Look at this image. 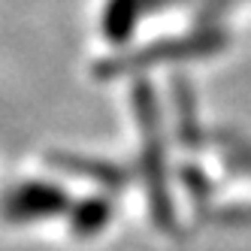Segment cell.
<instances>
[{
	"mask_svg": "<svg viewBox=\"0 0 251 251\" xmlns=\"http://www.w3.org/2000/svg\"><path fill=\"white\" fill-rule=\"evenodd\" d=\"M112 218V206L106 203V197H88L82 203H73L70 209V230L76 236H94L106 227Z\"/></svg>",
	"mask_w": 251,
	"mask_h": 251,
	"instance_id": "6",
	"label": "cell"
},
{
	"mask_svg": "<svg viewBox=\"0 0 251 251\" xmlns=\"http://www.w3.org/2000/svg\"><path fill=\"white\" fill-rule=\"evenodd\" d=\"M73 203L61 185L55 182H19L12 185L0 200V218L9 224H30L49 221L58 215H70Z\"/></svg>",
	"mask_w": 251,
	"mask_h": 251,
	"instance_id": "3",
	"label": "cell"
},
{
	"mask_svg": "<svg viewBox=\"0 0 251 251\" xmlns=\"http://www.w3.org/2000/svg\"><path fill=\"white\" fill-rule=\"evenodd\" d=\"M176 3H188V0H160V6H176ZM206 3H230V0H206Z\"/></svg>",
	"mask_w": 251,
	"mask_h": 251,
	"instance_id": "7",
	"label": "cell"
},
{
	"mask_svg": "<svg viewBox=\"0 0 251 251\" xmlns=\"http://www.w3.org/2000/svg\"><path fill=\"white\" fill-rule=\"evenodd\" d=\"M151 9H160V0H106L103 33L109 43H124L139 25V19Z\"/></svg>",
	"mask_w": 251,
	"mask_h": 251,
	"instance_id": "4",
	"label": "cell"
},
{
	"mask_svg": "<svg viewBox=\"0 0 251 251\" xmlns=\"http://www.w3.org/2000/svg\"><path fill=\"white\" fill-rule=\"evenodd\" d=\"M51 164L67 170V173H79L85 178H91V182L109 188V191H118L127 185V173L121 167L109 164V160H94V157H73V154H55L51 157Z\"/></svg>",
	"mask_w": 251,
	"mask_h": 251,
	"instance_id": "5",
	"label": "cell"
},
{
	"mask_svg": "<svg viewBox=\"0 0 251 251\" xmlns=\"http://www.w3.org/2000/svg\"><path fill=\"white\" fill-rule=\"evenodd\" d=\"M133 112L139 121V142H142L139 167H142V178H146L151 218L157 221L160 230H173L176 212H173V200H170V185H167V154H164L167 149H164V136H160L157 100L146 82L133 85Z\"/></svg>",
	"mask_w": 251,
	"mask_h": 251,
	"instance_id": "1",
	"label": "cell"
},
{
	"mask_svg": "<svg viewBox=\"0 0 251 251\" xmlns=\"http://www.w3.org/2000/svg\"><path fill=\"white\" fill-rule=\"evenodd\" d=\"M224 46H227V33L221 27H203V30L185 33V37L157 40L124 58H109L94 67V76L109 79V76H127V73H139V70H151L160 64H173V61H194V58L212 55V51H221Z\"/></svg>",
	"mask_w": 251,
	"mask_h": 251,
	"instance_id": "2",
	"label": "cell"
}]
</instances>
